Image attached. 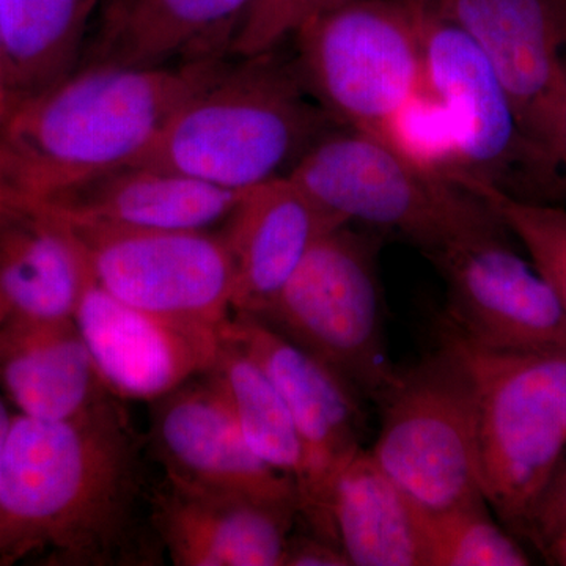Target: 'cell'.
I'll return each instance as SVG.
<instances>
[{
  "instance_id": "obj_19",
  "label": "cell",
  "mask_w": 566,
  "mask_h": 566,
  "mask_svg": "<svg viewBox=\"0 0 566 566\" xmlns=\"http://www.w3.org/2000/svg\"><path fill=\"white\" fill-rule=\"evenodd\" d=\"M0 390L33 419H76L114 400L73 318L0 324Z\"/></svg>"
},
{
  "instance_id": "obj_3",
  "label": "cell",
  "mask_w": 566,
  "mask_h": 566,
  "mask_svg": "<svg viewBox=\"0 0 566 566\" xmlns=\"http://www.w3.org/2000/svg\"><path fill=\"white\" fill-rule=\"evenodd\" d=\"M277 50L238 57L175 112L133 163L240 192L290 175L337 123Z\"/></svg>"
},
{
  "instance_id": "obj_5",
  "label": "cell",
  "mask_w": 566,
  "mask_h": 566,
  "mask_svg": "<svg viewBox=\"0 0 566 566\" xmlns=\"http://www.w3.org/2000/svg\"><path fill=\"white\" fill-rule=\"evenodd\" d=\"M286 177L345 222L400 233L427 256L506 227L479 193L359 129H331Z\"/></svg>"
},
{
  "instance_id": "obj_16",
  "label": "cell",
  "mask_w": 566,
  "mask_h": 566,
  "mask_svg": "<svg viewBox=\"0 0 566 566\" xmlns=\"http://www.w3.org/2000/svg\"><path fill=\"white\" fill-rule=\"evenodd\" d=\"M155 534L175 566H283L296 505L153 483Z\"/></svg>"
},
{
  "instance_id": "obj_9",
  "label": "cell",
  "mask_w": 566,
  "mask_h": 566,
  "mask_svg": "<svg viewBox=\"0 0 566 566\" xmlns=\"http://www.w3.org/2000/svg\"><path fill=\"white\" fill-rule=\"evenodd\" d=\"M381 430L370 453L423 512L486 501L480 475L474 389L460 359L439 344L378 403Z\"/></svg>"
},
{
  "instance_id": "obj_7",
  "label": "cell",
  "mask_w": 566,
  "mask_h": 566,
  "mask_svg": "<svg viewBox=\"0 0 566 566\" xmlns=\"http://www.w3.org/2000/svg\"><path fill=\"white\" fill-rule=\"evenodd\" d=\"M378 234L337 227L308 251L281 293L251 315L340 375L364 400H382L400 370L387 353Z\"/></svg>"
},
{
  "instance_id": "obj_26",
  "label": "cell",
  "mask_w": 566,
  "mask_h": 566,
  "mask_svg": "<svg viewBox=\"0 0 566 566\" xmlns=\"http://www.w3.org/2000/svg\"><path fill=\"white\" fill-rule=\"evenodd\" d=\"M460 182L493 207L536 270L553 286L566 314V207L516 199L479 181Z\"/></svg>"
},
{
  "instance_id": "obj_17",
  "label": "cell",
  "mask_w": 566,
  "mask_h": 566,
  "mask_svg": "<svg viewBox=\"0 0 566 566\" xmlns=\"http://www.w3.org/2000/svg\"><path fill=\"white\" fill-rule=\"evenodd\" d=\"M345 223L290 177L241 191L219 226L233 263V314L262 312L324 234Z\"/></svg>"
},
{
  "instance_id": "obj_33",
  "label": "cell",
  "mask_w": 566,
  "mask_h": 566,
  "mask_svg": "<svg viewBox=\"0 0 566 566\" xmlns=\"http://www.w3.org/2000/svg\"><path fill=\"white\" fill-rule=\"evenodd\" d=\"M9 85H7L6 65H3L2 46H0V114L9 107Z\"/></svg>"
},
{
  "instance_id": "obj_25",
  "label": "cell",
  "mask_w": 566,
  "mask_h": 566,
  "mask_svg": "<svg viewBox=\"0 0 566 566\" xmlns=\"http://www.w3.org/2000/svg\"><path fill=\"white\" fill-rule=\"evenodd\" d=\"M428 566H526L524 547L491 517L486 501L441 513L424 512Z\"/></svg>"
},
{
  "instance_id": "obj_29",
  "label": "cell",
  "mask_w": 566,
  "mask_h": 566,
  "mask_svg": "<svg viewBox=\"0 0 566 566\" xmlns=\"http://www.w3.org/2000/svg\"><path fill=\"white\" fill-rule=\"evenodd\" d=\"M283 566H349L340 547L314 534H292Z\"/></svg>"
},
{
  "instance_id": "obj_31",
  "label": "cell",
  "mask_w": 566,
  "mask_h": 566,
  "mask_svg": "<svg viewBox=\"0 0 566 566\" xmlns=\"http://www.w3.org/2000/svg\"><path fill=\"white\" fill-rule=\"evenodd\" d=\"M14 412H11L6 400L0 397V474H2L3 457H6L7 441H9L11 423Z\"/></svg>"
},
{
  "instance_id": "obj_6",
  "label": "cell",
  "mask_w": 566,
  "mask_h": 566,
  "mask_svg": "<svg viewBox=\"0 0 566 566\" xmlns=\"http://www.w3.org/2000/svg\"><path fill=\"white\" fill-rule=\"evenodd\" d=\"M293 40L305 91L345 128L385 137L424 88L419 0H338Z\"/></svg>"
},
{
  "instance_id": "obj_23",
  "label": "cell",
  "mask_w": 566,
  "mask_h": 566,
  "mask_svg": "<svg viewBox=\"0 0 566 566\" xmlns=\"http://www.w3.org/2000/svg\"><path fill=\"white\" fill-rule=\"evenodd\" d=\"M98 2L0 0L10 104L46 91L80 69L87 20Z\"/></svg>"
},
{
  "instance_id": "obj_1",
  "label": "cell",
  "mask_w": 566,
  "mask_h": 566,
  "mask_svg": "<svg viewBox=\"0 0 566 566\" xmlns=\"http://www.w3.org/2000/svg\"><path fill=\"white\" fill-rule=\"evenodd\" d=\"M126 401L52 422L14 412L0 474V566H155L147 438Z\"/></svg>"
},
{
  "instance_id": "obj_32",
  "label": "cell",
  "mask_w": 566,
  "mask_h": 566,
  "mask_svg": "<svg viewBox=\"0 0 566 566\" xmlns=\"http://www.w3.org/2000/svg\"><path fill=\"white\" fill-rule=\"evenodd\" d=\"M543 556L549 564L566 566V535L560 536L556 539L547 549Z\"/></svg>"
},
{
  "instance_id": "obj_21",
  "label": "cell",
  "mask_w": 566,
  "mask_h": 566,
  "mask_svg": "<svg viewBox=\"0 0 566 566\" xmlns=\"http://www.w3.org/2000/svg\"><path fill=\"white\" fill-rule=\"evenodd\" d=\"M88 279L69 230L36 205L0 207V324L73 318Z\"/></svg>"
},
{
  "instance_id": "obj_11",
  "label": "cell",
  "mask_w": 566,
  "mask_h": 566,
  "mask_svg": "<svg viewBox=\"0 0 566 566\" xmlns=\"http://www.w3.org/2000/svg\"><path fill=\"white\" fill-rule=\"evenodd\" d=\"M222 334L266 371L289 406L304 446V476L297 488L300 517L311 534L338 546L329 495L342 469L365 449L363 395L251 315L232 314Z\"/></svg>"
},
{
  "instance_id": "obj_24",
  "label": "cell",
  "mask_w": 566,
  "mask_h": 566,
  "mask_svg": "<svg viewBox=\"0 0 566 566\" xmlns=\"http://www.w3.org/2000/svg\"><path fill=\"white\" fill-rule=\"evenodd\" d=\"M221 390L241 434L260 460L292 476H304V446L292 412L266 371L244 349L223 337L207 371Z\"/></svg>"
},
{
  "instance_id": "obj_4",
  "label": "cell",
  "mask_w": 566,
  "mask_h": 566,
  "mask_svg": "<svg viewBox=\"0 0 566 566\" xmlns=\"http://www.w3.org/2000/svg\"><path fill=\"white\" fill-rule=\"evenodd\" d=\"M438 342L460 359L474 389L488 505L510 534L526 539L536 502L566 455V353L485 348L442 316Z\"/></svg>"
},
{
  "instance_id": "obj_8",
  "label": "cell",
  "mask_w": 566,
  "mask_h": 566,
  "mask_svg": "<svg viewBox=\"0 0 566 566\" xmlns=\"http://www.w3.org/2000/svg\"><path fill=\"white\" fill-rule=\"evenodd\" d=\"M424 87L452 123L457 166L450 178L493 186L531 202L565 205V186L517 120L493 65L479 44L439 9L419 0Z\"/></svg>"
},
{
  "instance_id": "obj_18",
  "label": "cell",
  "mask_w": 566,
  "mask_h": 566,
  "mask_svg": "<svg viewBox=\"0 0 566 566\" xmlns=\"http://www.w3.org/2000/svg\"><path fill=\"white\" fill-rule=\"evenodd\" d=\"M240 192L150 164L129 163L36 207L63 221L114 229L212 230L226 221Z\"/></svg>"
},
{
  "instance_id": "obj_15",
  "label": "cell",
  "mask_w": 566,
  "mask_h": 566,
  "mask_svg": "<svg viewBox=\"0 0 566 566\" xmlns=\"http://www.w3.org/2000/svg\"><path fill=\"white\" fill-rule=\"evenodd\" d=\"M93 360L123 401H153L210 371L223 327L153 314L112 296L88 273L74 312Z\"/></svg>"
},
{
  "instance_id": "obj_28",
  "label": "cell",
  "mask_w": 566,
  "mask_h": 566,
  "mask_svg": "<svg viewBox=\"0 0 566 566\" xmlns=\"http://www.w3.org/2000/svg\"><path fill=\"white\" fill-rule=\"evenodd\" d=\"M566 535V455L551 476L528 520L526 539L545 554L560 536Z\"/></svg>"
},
{
  "instance_id": "obj_22",
  "label": "cell",
  "mask_w": 566,
  "mask_h": 566,
  "mask_svg": "<svg viewBox=\"0 0 566 566\" xmlns=\"http://www.w3.org/2000/svg\"><path fill=\"white\" fill-rule=\"evenodd\" d=\"M337 545L349 566H428L424 512L363 449L329 495Z\"/></svg>"
},
{
  "instance_id": "obj_2",
  "label": "cell",
  "mask_w": 566,
  "mask_h": 566,
  "mask_svg": "<svg viewBox=\"0 0 566 566\" xmlns=\"http://www.w3.org/2000/svg\"><path fill=\"white\" fill-rule=\"evenodd\" d=\"M229 61L82 65L0 114V155L22 196L33 205L46 202L139 158Z\"/></svg>"
},
{
  "instance_id": "obj_14",
  "label": "cell",
  "mask_w": 566,
  "mask_h": 566,
  "mask_svg": "<svg viewBox=\"0 0 566 566\" xmlns=\"http://www.w3.org/2000/svg\"><path fill=\"white\" fill-rule=\"evenodd\" d=\"M150 405L145 438L164 479L191 490L300 509L292 476L252 452L210 375L197 376Z\"/></svg>"
},
{
  "instance_id": "obj_27",
  "label": "cell",
  "mask_w": 566,
  "mask_h": 566,
  "mask_svg": "<svg viewBox=\"0 0 566 566\" xmlns=\"http://www.w3.org/2000/svg\"><path fill=\"white\" fill-rule=\"evenodd\" d=\"M338 0H253L232 44L234 57L277 50L312 14Z\"/></svg>"
},
{
  "instance_id": "obj_10",
  "label": "cell",
  "mask_w": 566,
  "mask_h": 566,
  "mask_svg": "<svg viewBox=\"0 0 566 566\" xmlns=\"http://www.w3.org/2000/svg\"><path fill=\"white\" fill-rule=\"evenodd\" d=\"M55 219L93 281L123 303L214 327L232 316L233 263L219 230H128Z\"/></svg>"
},
{
  "instance_id": "obj_34",
  "label": "cell",
  "mask_w": 566,
  "mask_h": 566,
  "mask_svg": "<svg viewBox=\"0 0 566 566\" xmlns=\"http://www.w3.org/2000/svg\"><path fill=\"white\" fill-rule=\"evenodd\" d=\"M560 172L564 177L566 189V88L564 96V106H562V156H560Z\"/></svg>"
},
{
  "instance_id": "obj_13",
  "label": "cell",
  "mask_w": 566,
  "mask_h": 566,
  "mask_svg": "<svg viewBox=\"0 0 566 566\" xmlns=\"http://www.w3.org/2000/svg\"><path fill=\"white\" fill-rule=\"evenodd\" d=\"M479 44L528 142L560 175L566 0H438ZM565 185V181H564Z\"/></svg>"
},
{
  "instance_id": "obj_12",
  "label": "cell",
  "mask_w": 566,
  "mask_h": 566,
  "mask_svg": "<svg viewBox=\"0 0 566 566\" xmlns=\"http://www.w3.org/2000/svg\"><path fill=\"white\" fill-rule=\"evenodd\" d=\"M509 229L465 238L428 259L447 289L442 318L469 340L509 353H566V314Z\"/></svg>"
},
{
  "instance_id": "obj_30",
  "label": "cell",
  "mask_w": 566,
  "mask_h": 566,
  "mask_svg": "<svg viewBox=\"0 0 566 566\" xmlns=\"http://www.w3.org/2000/svg\"><path fill=\"white\" fill-rule=\"evenodd\" d=\"M10 205H31V202L22 196L0 155V207H10Z\"/></svg>"
},
{
  "instance_id": "obj_20",
  "label": "cell",
  "mask_w": 566,
  "mask_h": 566,
  "mask_svg": "<svg viewBox=\"0 0 566 566\" xmlns=\"http://www.w3.org/2000/svg\"><path fill=\"white\" fill-rule=\"evenodd\" d=\"M253 0H109L81 65L164 66L232 57Z\"/></svg>"
}]
</instances>
